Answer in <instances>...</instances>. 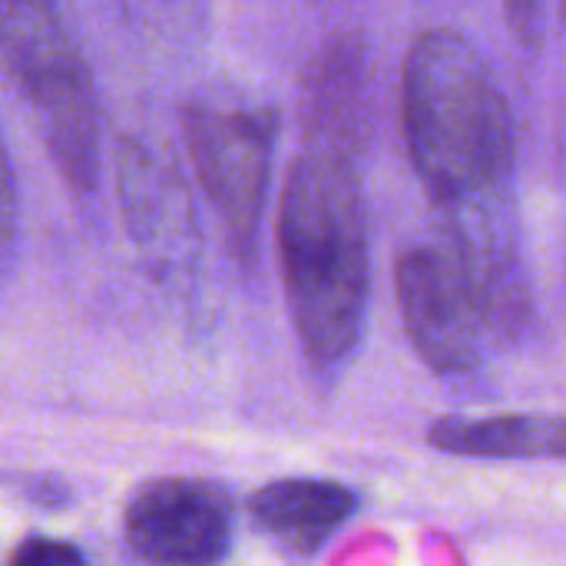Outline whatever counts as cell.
Masks as SVG:
<instances>
[{"label": "cell", "instance_id": "6da1fadb", "mask_svg": "<svg viewBox=\"0 0 566 566\" xmlns=\"http://www.w3.org/2000/svg\"><path fill=\"white\" fill-rule=\"evenodd\" d=\"M279 255L289 312L312 365H338L368 308V235L355 169L315 143L289 172L279 206Z\"/></svg>", "mask_w": 566, "mask_h": 566}, {"label": "cell", "instance_id": "7a4b0ae2", "mask_svg": "<svg viewBox=\"0 0 566 566\" xmlns=\"http://www.w3.org/2000/svg\"><path fill=\"white\" fill-rule=\"evenodd\" d=\"M405 136L428 189L464 206L504 182L514 159L507 103L474 46L454 30H428L405 63Z\"/></svg>", "mask_w": 566, "mask_h": 566}, {"label": "cell", "instance_id": "3957f363", "mask_svg": "<svg viewBox=\"0 0 566 566\" xmlns=\"http://www.w3.org/2000/svg\"><path fill=\"white\" fill-rule=\"evenodd\" d=\"M0 66L27 99L60 179L90 196L103 166V113L93 70L50 0H0Z\"/></svg>", "mask_w": 566, "mask_h": 566}, {"label": "cell", "instance_id": "277c9868", "mask_svg": "<svg viewBox=\"0 0 566 566\" xmlns=\"http://www.w3.org/2000/svg\"><path fill=\"white\" fill-rule=\"evenodd\" d=\"M491 262L464 232L415 245L398 259V302L418 355L438 371H468L481 361Z\"/></svg>", "mask_w": 566, "mask_h": 566}, {"label": "cell", "instance_id": "5b68a950", "mask_svg": "<svg viewBox=\"0 0 566 566\" xmlns=\"http://www.w3.org/2000/svg\"><path fill=\"white\" fill-rule=\"evenodd\" d=\"M182 139L232 252L252 255L272 172L275 113L269 106L189 103Z\"/></svg>", "mask_w": 566, "mask_h": 566}, {"label": "cell", "instance_id": "8992f818", "mask_svg": "<svg viewBox=\"0 0 566 566\" xmlns=\"http://www.w3.org/2000/svg\"><path fill=\"white\" fill-rule=\"evenodd\" d=\"M126 537L153 564L216 566L232 551V504L206 481H156L129 501Z\"/></svg>", "mask_w": 566, "mask_h": 566}, {"label": "cell", "instance_id": "52a82bcc", "mask_svg": "<svg viewBox=\"0 0 566 566\" xmlns=\"http://www.w3.org/2000/svg\"><path fill=\"white\" fill-rule=\"evenodd\" d=\"M249 511L255 524L298 554H312L328 541L355 511V494L335 481L292 478L265 484Z\"/></svg>", "mask_w": 566, "mask_h": 566}, {"label": "cell", "instance_id": "ba28073f", "mask_svg": "<svg viewBox=\"0 0 566 566\" xmlns=\"http://www.w3.org/2000/svg\"><path fill=\"white\" fill-rule=\"evenodd\" d=\"M428 438L434 448L461 458H566V418L560 415L441 418Z\"/></svg>", "mask_w": 566, "mask_h": 566}, {"label": "cell", "instance_id": "9c48e42d", "mask_svg": "<svg viewBox=\"0 0 566 566\" xmlns=\"http://www.w3.org/2000/svg\"><path fill=\"white\" fill-rule=\"evenodd\" d=\"M17 232H20V199H17V179L13 166L0 136V275L13 262L17 252Z\"/></svg>", "mask_w": 566, "mask_h": 566}, {"label": "cell", "instance_id": "30bf717a", "mask_svg": "<svg viewBox=\"0 0 566 566\" xmlns=\"http://www.w3.org/2000/svg\"><path fill=\"white\" fill-rule=\"evenodd\" d=\"M7 566H86L83 554L66 544V541H53V537H30L23 541L10 564Z\"/></svg>", "mask_w": 566, "mask_h": 566}, {"label": "cell", "instance_id": "8fae6325", "mask_svg": "<svg viewBox=\"0 0 566 566\" xmlns=\"http://www.w3.org/2000/svg\"><path fill=\"white\" fill-rule=\"evenodd\" d=\"M541 7H544V0H507V20H511V30H514L527 46H534V43H537V30H541Z\"/></svg>", "mask_w": 566, "mask_h": 566}, {"label": "cell", "instance_id": "7c38bea8", "mask_svg": "<svg viewBox=\"0 0 566 566\" xmlns=\"http://www.w3.org/2000/svg\"><path fill=\"white\" fill-rule=\"evenodd\" d=\"M129 3H136V7H159V10H176V7H182V3H189V0H129Z\"/></svg>", "mask_w": 566, "mask_h": 566}, {"label": "cell", "instance_id": "4fadbf2b", "mask_svg": "<svg viewBox=\"0 0 566 566\" xmlns=\"http://www.w3.org/2000/svg\"><path fill=\"white\" fill-rule=\"evenodd\" d=\"M564 13H566V0H564Z\"/></svg>", "mask_w": 566, "mask_h": 566}, {"label": "cell", "instance_id": "5bb4252c", "mask_svg": "<svg viewBox=\"0 0 566 566\" xmlns=\"http://www.w3.org/2000/svg\"><path fill=\"white\" fill-rule=\"evenodd\" d=\"M50 3H56V0H50Z\"/></svg>", "mask_w": 566, "mask_h": 566}]
</instances>
